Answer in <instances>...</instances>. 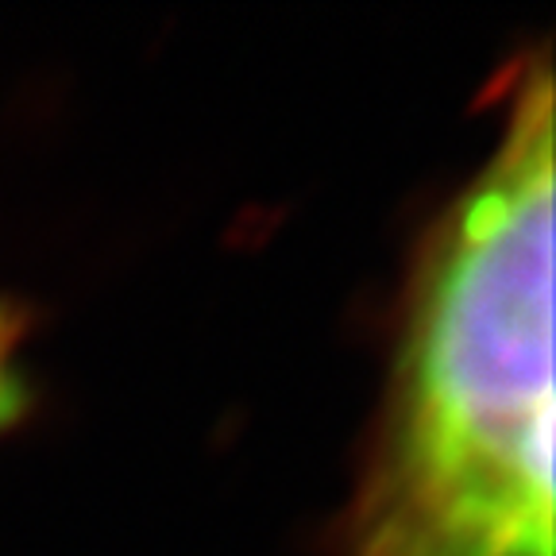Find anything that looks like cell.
Listing matches in <instances>:
<instances>
[{"mask_svg":"<svg viewBox=\"0 0 556 556\" xmlns=\"http://www.w3.org/2000/svg\"><path fill=\"white\" fill-rule=\"evenodd\" d=\"M352 556H553V86L518 89L417 275Z\"/></svg>","mask_w":556,"mask_h":556,"instance_id":"cell-1","label":"cell"},{"mask_svg":"<svg viewBox=\"0 0 556 556\" xmlns=\"http://www.w3.org/2000/svg\"><path fill=\"white\" fill-rule=\"evenodd\" d=\"M24 409V391H20L16 371L9 367V356H4V344H0V429L12 426Z\"/></svg>","mask_w":556,"mask_h":556,"instance_id":"cell-2","label":"cell"}]
</instances>
